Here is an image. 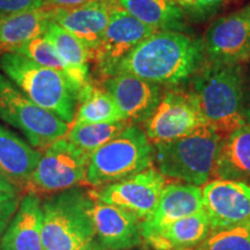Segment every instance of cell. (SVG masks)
Segmentation results:
<instances>
[{"label": "cell", "instance_id": "52a82bcc", "mask_svg": "<svg viewBox=\"0 0 250 250\" xmlns=\"http://www.w3.org/2000/svg\"><path fill=\"white\" fill-rule=\"evenodd\" d=\"M0 120L21 131L33 147L46 148L64 138L70 124L34 103L0 72Z\"/></svg>", "mask_w": 250, "mask_h": 250}, {"label": "cell", "instance_id": "ba28073f", "mask_svg": "<svg viewBox=\"0 0 250 250\" xmlns=\"http://www.w3.org/2000/svg\"><path fill=\"white\" fill-rule=\"evenodd\" d=\"M90 154L65 138L56 140L41 156L27 186L39 192H61L85 181Z\"/></svg>", "mask_w": 250, "mask_h": 250}, {"label": "cell", "instance_id": "7a4b0ae2", "mask_svg": "<svg viewBox=\"0 0 250 250\" xmlns=\"http://www.w3.org/2000/svg\"><path fill=\"white\" fill-rule=\"evenodd\" d=\"M0 70L34 103L73 124L83 88L70 77L14 52L0 56Z\"/></svg>", "mask_w": 250, "mask_h": 250}, {"label": "cell", "instance_id": "8fae6325", "mask_svg": "<svg viewBox=\"0 0 250 250\" xmlns=\"http://www.w3.org/2000/svg\"><path fill=\"white\" fill-rule=\"evenodd\" d=\"M165 186L164 175L151 167L88 193L100 201L130 212L144 221L154 211Z\"/></svg>", "mask_w": 250, "mask_h": 250}, {"label": "cell", "instance_id": "9a60e30c", "mask_svg": "<svg viewBox=\"0 0 250 250\" xmlns=\"http://www.w3.org/2000/svg\"><path fill=\"white\" fill-rule=\"evenodd\" d=\"M103 87L130 123H145L161 99L160 86L129 73L107 78Z\"/></svg>", "mask_w": 250, "mask_h": 250}, {"label": "cell", "instance_id": "e0dca14e", "mask_svg": "<svg viewBox=\"0 0 250 250\" xmlns=\"http://www.w3.org/2000/svg\"><path fill=\"white\" fill-rule=\"evenodd\" d=\"M201 211H203L201 188L189 183L167 184L162 190L153 213L142 221V233L158 229Z\"/></svg>", "mask_w": 250, "mask_h": 250}, {"label": "cell", "instance_id": "9c48e42d", "mask_svg": "<svg viewBox=\"0 0 250 250\" xmlns=\"http://www.w3.org/2000/svg\"><path fill=\"white\" fill-rule=\"evenodd\" d=\"M208 125L195 93L177 90L161 96L145 122V133L153 144L173 142Z\"/></svg>", "mask_w": 250, "mask_h": 250}, {"label": "cell", "instance_id": "277c9868", "mask_svg": "<svg viewBox=\"0 0 250 250\" xmlns=\"http://www.w3.org/2000/svg\"><path fill=\"white\" fill-rule=\"evenodd\" d=\"M79 190L56 192L42 203L43 250H98V239Z\"/></svg>", "mask_w": 250, "mask_h": 250}, {"label": "cell", "instance_id": "30bf717a", "mask_svg": "<svg viewBox=\"0 0 250 250\" xmlns=\"http://www.w3.org/2000/svg\"><path fill=\"white\" fill-rule=\"evenodd\" d=\"M110 17L103 39L92 61L96 62L100 76L104 79L114 76L122 59L126 57L137 45L155 33L120 7L117 0H110Z\"/></svg>", "mask_w": 250, "mask_h": 250}, {"label": "cell", "instance_id": "ac0fdd59", "mask_svg": "<svg viewBox=\"0 0 250 250\" xmlns=\"http://www.w3.org/2000/svg\"><path fill=\"white\" fill-rule=\"evenodd\" d=\"M0 250H43L42 203L36 193L21 198L0 239Z\"/></svg>", "mask_w": 250, "mask_h": 250}, {"label": "cell", "instance_id": "2e32d148", "mask_svg": "<svg viewBox=\"0 0 250 250\" xmlns=\"http://www.w3.org/2000/svg\"><path fill=\"white\" fill-rule=\"evenodd\" d=\"M110 0H93L73 8H54L51 19L79 39L92 61L109 23Z\"/></svg>", "mask_w": 250, "mask_h": 250}, {"label": "cell", "instance_id": "4316f807", "mask_svg": "<svg viewBox=\"0 0 250 250\" xmlns=\"http://www.w3.org/2000/svg\"><path fill=\"white\" fill-rule=\"evenodd\" d=\"M43 36L55 46L59 56L71 67L85 76H88V62L90 61V55L88 49L83 45V43L79 39L68 33L66 29L59 26L54 20H50Z\"/></svg>", "mask_w": 250, "mask_h": 250}, {"label": "cell", "instance_id": "484cf974", "mask_svg": "<svg viewBox=\"0 0 250 250\" xmlns=\"http://www.w3.org/2000/svg\"><path fill=\"white\" fill-rule=\"evenodd\" d=\"M129 125L130 122L127 121L115 123L73 124L65 138L81 151L92 155L96 149L110 142Z\"/></svg>", "mask_w": 250, "mask_h": 250}, {"label": "cell", "instance_id": "8992f818", "mask_svg": "<svg viewBox=\"0 0 250 250\" xmlns=\"http://www.w3.org/2000/svg\"><path fill=\"white\" fill-rule=\"evenodd\" d=\"M155 148L145 131L130 124L90 155L86 183L94 187L127 179L152 167Z\"/></svg>", "mask_w": 250, "mask_h": 250}, {"label": "cell", "instance_id": "1f68e13d", "mask_svg": "<svg viewBox=\"0 0 250 250\" xmlns=\"http://www.w3.org/2000/svg\"><path fill=\"white\" fill-rule=\"evenodd\" d=\"M93 0H44L46 6L51 8H73Z\"/></svg>", "mask_w": 250, "mask_h": 250}, {"label": "cell", "instance_id": "44dd1931", "mask_svg": "<svg viewBox=\"0 0 250 250\" xmlns=\"http://www.w3.org/2000/svg\"><path fill=\"white\" fill-rule=\"evenodd\" d=\"M42 153L0 124V171L14 184H27Z\"/></svg>", "mask_w": 250, "mask_h": 250}, {"label": "cell", "instance_id": "d6a6232c", "mask_svg": "<svg viewBox=\"0 0 250 250\" xmlns=\"http://www.w3.org/2000/svg\"><path fill=\"white\" fill-rule=\"evenodd\" d=\"M0 191L8 193H19L17 184H14L11 180L0 171Z\"/></svg>", "mask_w": 250, "mask_h": 250}, {"label": "cell", "instance_id": "7c38bea8", "mask_svg": "<svg viewBox=\"0 0 250 250\" xmlns=\"http://www.w3.org/2000/svg\"><path fill=\"white\" fill-rule=\"evenodd\" d=\"M203 50L213 64L241 65L250 59V5L215 20L206 31Z\"/></svg>", "mask_w": 250, "mask_h": 250}, {"label": "cell", "instance_id": "836d02e7", "mask_svg": "<svg viewBox=\"0 0 250 250\" xmlns=\"http://www.w3.org/2000/svg\"><path fill=\"white\" fill-rule=\"evenodd\" d=\"M246 124L250 125V109L248 111H246Z\"/></svg>", "mask_w": 250, "mask_h": 250}, {"label": "cell", "instance_id": "f1b7e54d", "mask_svg": "<svg viewBox=\"0 0 250 250\" xmlns=\"http://www.w3.org/2000/svg\"><path fill=\"white\" fill-rule=\"evenodd\" d=\"M20 201L19 193L0 191V237L7 228L9 221L14 217Z\"/></svg>", "mask_w": 250, "mask_h": 250}, {"label": "cell", "instance_id": "7402d4cb", "mask_svg": "<svg viewBox=\"0 0 250 250\" xmlns=\"http://www.w3.org/2000/svg\"><path fill=\"white\" fill-rule=\"evenodd\" d=\"M51 7H41L0 19V54L13 51L30 40L44 35L50 20Z\"/></svg>", "mask_w": 250, "mask_h": 250}, {"label": "cell", "instance_id": "cb8c5ba5", "mask_svg": "<svg viewBox=\"0 0 250 250\" xmlns=\"http://www.w3.org/2000/svg\"><path fill=\"white\" fill-rule=\"evenodd\" d=\"M121 121L126 120L107 90L90 83L83 87L73 124L115 123Z\"/></svg>", "mask_w": 250, "mask_h": 250}, {"label": "cell", "instance_id": "4dcf8cb0", "mask_svg": "<svg viewBox=\"0 0 250 250\" xmlns=\"http://www.w3.org/2000/svg\"><path fill=\"white\" fill-rule=\"evenodd\" d=\"M180 7L190 9L198 13L211 12L218 7L224 0H173Z\"/></svg>", "mask_w": 250, "mask_h": 250}, {"label": "cell", "instance_id": "6da1fadb", "mask_svg": "<svg viewBox=\"0 0 250 250\" xmlns=\"http://www.w3.org/2000/svg\"><path fill=\"white\" fill-rule=\"evenodd\" d=\"M203 55L201 40L158 30L118 62L114 76L129 73L159 86H177L195 74Z\"/></svg>", "mask_w": 250, "mask_h": 250}, {"label": "cell", "instance_id": "d6986e66", "mask_svg": "<svg viewBox=\"0 0 250 250\" xmlns=\"http://www.w3.org/2000/svg\"><path fill=\"white\" fill-rule=\"evenodd\" d=\"M204 211L182 218L158 229L144 233L143 239L155 250H193L210 235Z\"/></svg>", "mask_w": 250, "mask_h": 250}, {"label": "cell", "instance_id": "3957f363", "mask_svg": "<svg viewBox=\"0 0 250 250\" xmlns=\"http://www.w3.org/2000/svg\"><path fill=\"white\" fill-rule=\"evenodd\" d=\"M193 87L208 125L221 137L246 124L241 65L211 62L199 72Z\"/></svg>", "mask_w": 250, "mask_h": 250}, {"label": "cell", "instance_id": "83f0119b", "mask_svg": "<svg viewBox=\"0 0 250 250\" xmlns=\"http://www.w3.org/2000/svg\"><path fill=\"white\" fill-rule=\"evenodd\" d=\"M193 250H250V221L213 230Z\"/></svg>", "mask_w": 250, "mask_h": 250}, {"label": "cell", "instance_id": "d4e9b609", "mask_svg": "<svg viewBox=\"0 0 250 250\" xmlns=\"http://www.w3.org/2000/svg\"><path fill=\"white\" fill-rule=\"evenodd\" d=\"M9 52H14V54L24 56V57L29 58L30 61L35 62L36 64L42 65V66L45 67L54 68L56 71L66 74L80 88H83V86L89 83L88 76H85V74L80 73L79 71L71 67L59 56L57 50L55 49V46L44 36H40L36 37V39L30 40L29 42L24 43L23 45L19 46V48L13 50V51Z\"/></svg>", "mask_w": 250, "mask_h": 250}, {"label": "cell", "instance_id": "ffe728a7", "mask_svg": "<svg viewBox=\"0 0 250 250\" xmlns=\"http://www.w3.org/2000/svg\"><path fill=\"white\" fill-rule=\"evenodd\" d=\"M213 177L236 181L250 179V125L245 124L221 140Z\"/></svg>", "mask_w": 250, "mask_h": 250}, {"label": "cell", "instance_id": "f546056e", "mask_svg": "<svg viewBox=\"0 0 250 250\" xmlns=\"http://www.w3.org/2000/svg\"><path fill=\"white\" fill-rule=\"evenodd\" d=\"M44 0H0V19L44 6Z\"/></svg>", "mask_w": 250, "mask_h": 250}, {"label": "cell", "instance_id": "4fadbf2b", "mask_svg": "<svg viewBox=\"0 0 250 250\" xmlns=\"http://www.w3.org/2000/svg\"><path fill=\"white\" fill-rule=\"evenodd\" d=\"M203 211L211 232L250 221V186L245 181L215 179L202 189Z\"/></svg>", "mask_w": 250, "mask_h": 250}, {"label": "cell", "instance_id": "5b68a950", "mask_svg": "<svg viewBox=\"0 0 250 250\" xmlns=\"http://www.w3.org/2000/svg\"><path fill=\"white\" fill-rule=\"evenodd\" d=\"M221 140L217 131L205 125L173 142L154 144L159 171L164 176L204 186L213 176Z\"/></svg>", "mask_w": 250, "mask_h": 250}, {"label": "cell", "instance_id": "5bb4252c", "mask_svg": "<svg viewBox=\"0 0 250 250\" xmlns=\"http://www.w3.org/2000/svg\"><path fill=\"white\" fill-rule=\"evenodd\" d=\"M86 208L96 239L103 248L126 250L142 243V220L136 215L118 206L100 201L89 193Z\"/></svg>", "mask_w": 250, "mask_h": 250}, {"label": "cell", "instance_id": "603a6c76", "mask_svg": "<svg viewBox=\"0 0 250 250\" xmlns=\"http://www.w3.org/2000/svg\"><path fill=\"white\" fill-rule=\"evenodd\" d=\"M117 4L155 30L182 31L186 28L183 9L173 0H117Z\"/></svg>", "mask_w": 250, "mask_h": 250}]
</instances>
